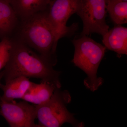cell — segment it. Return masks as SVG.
Here are the masks:
<instances>
[{
	"label": "cell",
	"instance_id": "obj_1",
	"mask_svg": "<svg viewBox=\"0 0 127 127\" xmlns=\"http://www.w3.org/2000/svg\"><path fill=\"white\" fill-rule=\"evenodd\" d=\"M10 39V57L3 70L5 82L19 77L34 78L61 88L60 72L55 70L51 64L17 37Z\"/></svg>",
	"mask_w": 127,
	"mask_h": 127
},
{
	"label": "cell",
	"instance_id": "obj_2",
	"mask_svg": "<svg viewBox=\"0 0 127 127\" xmlns=\"http://www.w3.org/2000/svg\"><path fill=\"white\" fill-rule=\"evenodd\" d=\"M16 31V36L53 66L56 65L58 42L48 20L47 9L20 21Z\"/></svg>",
	"mask_w": 127,
	"mask_h": 127
},
{
	"label": "cell",
	"instance_id": "obj_3",
	"mask_svg": "<svg viewBox=\"0 0 127 127\" xmlns=\"http://www.w3.org/2000/svg\"><path fill=\"white\" fill-rule=\"evenodd\" d=\"M72 42L75 47L72 62L87 75L84 85L95 91L102 84V79L97 77V73L106 48L87 36L80 35Z\"/></svg>",
	"mask_w": 127,
	"mask_h": 127
},
{
	"label": "cell",
	"instance_id": "obj_4",
	"mask_svg": "<svg viewBox=\"0 0 127 127\" xmlns=\"http://www.w3.org/2000/svg\"><path fill=\"white\" fill-rule=\"evenodd\" d=\"M57 88L46 102L36 107V118L39 124L46 127H61L65 123L72 127H84V123L76 119L67 109L71 100L69 93Z\"/></svg>",
	"mask_w": 127,
	"mask_h": 127
},
{
	"label": "cell",
	"instance_id": "obj_5",
	"mask_svg": "<svg viewBox=\"0 0 127 127\" xmlns=\"http://www.w3.org/2000/svg\"><path fill=\"white\" fill-rule=\"evenodd\" d=\"M107 2V0H79L76 14L83 23L80 35L96 33L103 36L109 31L106 21Z\"/></svg>",
	"mask_w": 127,
	"mask_h": 127
},
{
	"label": "cell",
	"instance_id": "obj_6",
	"mask_svg": "<svg viewBox=\"0 0 127 127\" xmlns=\"http://www.w3.org/2000/svg\"><path fill=\"white\" fill-rule=\"evenodd\" d=\"M79 1V0H51L47 9L48 17L58 42L62 37L71 36L77 31V23H73L69 27L66 23L71 16L76 14Z\"/></svg>",
	"mask_w": 127,
	"mask_h": 127
},
{
	"label": "cell",
	"instance_id": "obj_7",
	"mask_svg": "<svg viewBox=\"0 0 127 127\" xmlns=\"http://www.w3.org/2000/svg\"><path fill=\"white\" fill-rule=\"evenodd\" d=\"M0 114L10 127H34L36 107L26 101H7L0 98Z\"/></svg>",
	"mask_w": 127,
	"mask_h": 127
},
{
	"label": "cell",
	"instance_id": "obj_8",
	"mask_svg": "<svg viewBox=\"0 0 127 127\" xmlns=\"http://www.w3.org/2000/svg\"><path fill=\"white\" fill-rule=\"evenodd\" d=\"M102 42L106 48L118 56L127 55V28L117 25L103 36Z\"/></svg>",
	"mask_w": 127,
	"mask_h": 127
},
{
	"label": "cell",
	"instance_id": "obj_9",
	"mask_svg": "<svg viewBox=\"0 0 127 127\" xmlns=\"http://www.w3.org/2000/svg\"><path fill=\"white\" fill-rule=\"evenodd\" d=\"M20 20L11 5L0 0V38H11L16 31Z\"/></svg>",
	"mask_w": 127,
	"mask_h": 127
},
{
	"label": "cell",
	"instance_id": "obj_10",
	"mask_svg": "<svg viewBox=\"0 0 127 127\" xmlns=\"http://www.w3.org/2000/svg\"><path fill=\"white\" fill-rule=\"evenodd\" d=\"M57 88H58L51 83L42 81L36 84L31 82L22 99L35 105H40L50 100Z\"/></svg>",
	"mask_w": 127,
	"mask_h": 127
},
{
	"label": "cell",
	"instance_id": "obj_11",
	"mask_svg": "<svg viewBox=\"0 0 127 127\" xmlns=\"http://www.w3.org/2000/svg\"><path fill=\"white\" fill-rule=\"evenodd\" d=\"M51 0H13L10 4L20 21L45 11Z\"/></svg>",
	"mask_w": 127,
	"mask_h": 127
},
{
	"label": "cell",
	"instance_id": "obj_12",
	"mask_svg": "<svg viewBox=\"0 0 127 127\" xmlns=\"http://www.w3.org/2000/svg\"><path fill=\"white\" fill-rule=\"evenodd\" d=\"M31 82L28 78L19 77L5 82L0 88L3 92L1 97L7 101H11L15 99H22L26 92Z\"/></svg>",
	"mask_w": 127,
	"mask_h": 127
},
{
	"label": "cell",
	"instance_id": "obj_13",
	"mask_svg": "<svg viewBox=\"0 0 127 127\" xmlns=\"http://www.w3.org/2000/svg\"><path fill=\"white\" fill-rule=\"evenodd\" d=\"M107 11L111 20L117 25L127 22V1L122 0H107Z\"/></svg>",
	"mask_w": 127,
	"mask_h": 127
},
{
	"label": "cell",
	"instance_id": "obj_14",
	"mask_svg": "<svg viewBox=\"0 0 127 127\" xmlns=\"http://www.w3.org/2000/svg\"><path fill=\"white\" fill-rule=\"evenodd\" d=\"M11 48L10 38L5 37L0 42V70L5 67L9 61Z\"/></svg>",
	"mask_w": 127,
	"mask_h": 127
},
{
	"label": "cell",
	"instance_id": "obj_15",
	"mask_svg": "<svg viewBox=\"0 0 127 127\" xmlns=\"http://www.w3.org/2000/svg\"><path fill=\"white\" fill-rule=\"evenodd\" d=\"M4 77V71H3L0 72V88L2 86V84L1 83V79Z\"/></svg>",
	"mask_w": 127,
	"mask_h": 127
},
{
	"label": "cell",
	"instance_id": "obj_16",
	"mask_svg": "<svg viewBox=\"0 0 127 127\" xmlns=\"http://www.w3.org/2000/svg\"><path fill=\"white\" fill-rule=\"evenodd\" d=\"M34 127H46L42 125H40V124H35Z\"/></svg>",
	"mask_w": 127,
	"mask_h": 127
},
{
	"label": "cell",
	"instance_id": "obj_17",
	"mask_svg": "<svg viewBox=\"0 0 127 127\" xmlns=\"http://www.w3.org/2000/svg\"><path fill=\"white\" fill-rule=\"evenodd\" d=\"M5 0L7 2H9V3H10V4L11 2L13 0Z\"/></svg>",
	"mask_w": 127,
	"mask_h": 127
},
{
	"label": "cell",
	"instance_id": "obj_18",
	"mask_svg": "<svg viewBox=\"0 0 127 127\" xmlns=\"http://www.w3.org/2000/svg\"><path fill=\"white\" fill-rule=\"evenodd\" d=\"M122 0L124 1H127V0Z\"/></svg>",
	"mask_w": 127,
	"mask_h": 127
}]
</instances>
